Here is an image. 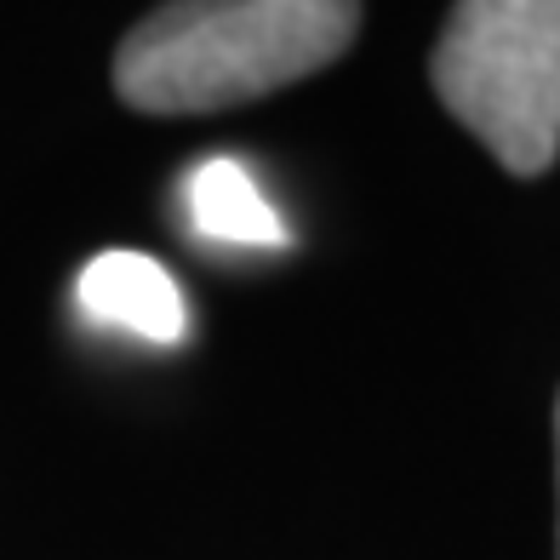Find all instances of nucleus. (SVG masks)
Instances as JSON below:
<instances>
[{"label": "nucleus", "instance_id": "2", "mask_svg": "<svg viewBox=\"0 0 560 560\" xmlns=\"http://www.w3.org/2000/svg\"><path fill=\"white\" fill-rule=\"evenodd\" d=\"M429 81L503 172L544 177L560 155V0L452 7Z\"/></svg>", "mask_w": 560, "mask_h": 560}, {"label": "nucleus", "instance_id": "4", "mask_svg": "<svg viewBox=\"0 0 560 560\" xmlns=\"http://www.w3.org/2000/svg\"><path fill=\"white\" fill-rule=\"evenodd\" d=\"M184 212H189V229L200 241H218V246H258V252H275L287 246V223L269 207V195L258 189L235 155H207L189 177H184Z\"/></svg>", "mask_w": 560, "mask_h": 560}, {"label": "nucleus", "instance_id": "3", "mask_svg": "<svg viewBox=\"0 0 560 560\" xmlns=\"http://www.w3.org/2000/svg\"><path fill=\"white\" fill-rule=\"evenodd\" d=\"M74 303H81V315L92 326L132 332L143 343H184L189 332V310L172 269H161L149 252H132V246L97 252L81 269V280H74Z\"/></svg>", "mask_w": 560, "mask_h": 560}, {"label": "nucleus", "instance_id": "5", "mask_svg": "<svg viewBox=\"0 0 560 560\" xmlns=\"http://www.w3.org/2000/svg\"><path fill=\"white\" fill-rule=\"evenodd\" d=\"M555 475H560V400H555Z\"/></svg>", "mask_w": 560, "mask_h": 560}, {"label": "nucleus", "instance_id": "1", "mask_svg": "<svg viewBox=\"0 0 560 560\" xmlns=\"http://www.w3.org/2000/svg\"><path fill=\"white\" fill-rule=\"evenodd\" d=\"M361 7L343 0H184L126 30L115 92L143 115L235 109L349 52Z\"/></svg>", "mask_w": 560, "mask_h": 560}]
</instances>
